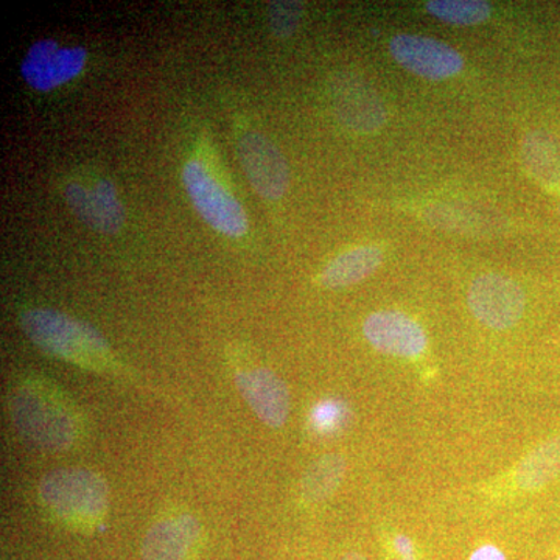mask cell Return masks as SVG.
I'll use <instances>...</instances> for the list:
<instances>
[{
    "label": "cell",
    "mask_w": 560,
    "mask_h": 560,
    "mask_svg": "<svg viewBox=\"0 0 560 560\" xmlns=\"http://www.w3.org/2000/svg\"><path fill=\"white\" fill-rule=\"evenodd\" d=\"M382 261L383 250L378 246H357L331 259L320 271L319 283L329 290L355 285L377 271Z\"/></svg>",
    "instance_id": "obj_14"
},
{
    "label": "cell",
    "mask_w": 560,
    "mask_h": 560,
    "mask_svg": "<svg viewBox=\"0 0 560 560\" xmlns=\"http://www.w3.org/2000/svg\"><path fill=\"white\" fill-rule=\"evenodd\" d=\"M370 345L385 355L416 359L427 349V335L411 316L396 311L372 313L363 324Z\"/></svg>",
    "instance_id": "obj_10"
},
{
    "label": "cell",
    "mask_w": 560,
    "mask_h": 560,
    "mask_svg": "<svg viewBox=\"0 0 560 560\" xmlns=\"http://www.w3.org/2000/svg\"><path fill=\"white\" fill-rule=\"evenodd\" d=\"M335 113L350 130L377 131L386 120L385 106L378 95L353 77H341L331 88Z\"/></svg>",
    "instance_id": "obj_12"
},
{
    "label": "cell",
    "mask_w": 560,
    "mask_h": 560,
    "mask_svg": "<svg viewBox=\"0 0 560 560\" xmlns=\"http://www.w3.org/2000/svg\"><path fill=\"white\" fill-rule=\"evenodd\" d=\"M201 536L194 515L180 514L154 523L142 541V560H189Z\"/></svg>",
    "instance_id": "obj_13"
},
{
    "label": "cell",
    "mask_w": 560,
    "mask_h": 560,
    "mask_svg": "<svg viewBox=\"0 0 560 560\" xmlns=\"http://www.w3.org/2000/svg\"><path fill=\"white\" fill-rule=\"evenodd\" d=\"M389 50L401 68L427 80L452 79L464 68L459 51L429 36L400 33L390 39Z\"/></svg>",
    "instance_id": "obj_9"
},
{
    "label": "cell",
    "mask_w": 560,
    "mask_h": 560,
    "mask_svg": "<svg viewBox=\"0 0 560 560\" xmlns=\"http://www.w3.org/2000/svg\"><path fill=\"white\" fill-rule=\"evenodd\" d=\"M427 10L440 21L453 25H477L489 20L492 9L481 0H431Z\"/></svg>",
    "instance_id": "obj_17"
},
{
    "label": "cell",
    "mask_w": 560,
    "mask_h": 560,
    "mask_svg": "<svg viewBox=\"0 0 560 560\" xmlns=\"http://www.w3.org/2000/svg\"><path fill=\"white\" fill-rule=\"evenodd\" d=\"M390 552L400 556V558H416L415 544L407 536H401V534H396L390 539Z\"/></svg>",
    "instance_id": "obj_19"
},
{
    "label": "cell",
    "mask_w": 560,
    "mask_h": 560,
    "mask_svg": "<svg viewBox=\"0 0 560 560\" xmlns=\"http://www.w3.org/2000/svg\"><path fill=\"white\" fill-rule=\"evenodd\" d=\"M20 323L33 345L51 357L94 371L113 364L108 341L83 320L51 308H28Z\"/></svg>",
    "instance_id": "obj_2"
},
{
    "label": "cell",
    "mask_w": 560,
    "mask_h": 560,
    "mask_svg": "<svg viewBox=\"0 0 560 560\" xmlns=\"http://www.w3.org/2000/svg\"><path fill=\"white\" fill-rule=\"evenodd\" d=\"M469 560H506V556L495 545L488 544L471 552Z\"/></svg>",
    "instance_id": "obj_20"
},
{
    "label": "cell",
    "mask_w": 560,
    "mask_h": 560,
    "mask_svg": "<svg viewBox=\"0 0 560 560\" xmlns=\"http://www.w3.org/2000/svg\"><path fill=\"white\" fill-rule=\"evenodd\" d=\"M39 500L60 521L72 526H92L108 510V485L86 469L50 471L39 482Z\"/></svg>",
    "instance_id": "obj_4"
},
{
    "label": "cell",
    "mask_w": 560,
    "mask_h": 560,
    "mask_svg": "<svg viewBox=\"0 0 560 560\" xmlns=\"http://www.w3.org/2000/svg\"><path fill=\"white\" fill-rule=\"evenodd\" d=\"M210 158L194 156L184 164V189L201 219L213 231L228 238H242L248 234L246 210Z\"/></svg>",
    "instance_id": "obj_3"
},
{
    "label": "cell",
    "mask_w": 560,
    "mask_h": 560,
    "mask_svg": "<svg viewBox=\"0 0 560 560\" xmlns=\"http://www.w3.org/2000/svg\"><path fill=\"white\" fill-rule=\"evenodd\" d=\"M523 160L539 179L556 183L560 178V150L547 135L533 132L523 142Z\"/></svg>",
    "instance_id": "obj_16"
},
{
    "label": "cell",
    "mask_w": 560,
    "mask_h": 560,
    "mask_svg": "<svg viewBox=\"0 0 560 560\" xmlns=\"http://www.w3.org/2000/svg\"><path fill=\"white\" fill-rule=\"evenodd\" d=\"M341 560H368V559L364 558V556L361 555V552L352 551V552H348V555H346V556H342Z\"/></svg>",
    "instance_id": "obj_21"
},
{
    "label": "cell",
    "mask_w": 560,
    "mask_h": 560,
    "mask_svg": "<svg viewBox=\"0 0 560 560\" xmlns=\"http://www.w3.org/2000/svg\"><path fill=\"white\" fill-rule=\"evenodd\" d=\"M348 460L341 453H327L313 460L305 470L300 485L302 500L308 504H319L329 500L346 478Z\"/></svg>",
    "instance_id": "obj_15"
},
{
    "label": "cell",
    "mask_w": 560,
    "mask_h": 560,
    "mask_svg": "<svg viewBox=\"0 0 560 560\" xmlns=\"http://www.w3.org/2000/svg\"><path fill=\"white\" fill-rule=\"evenodd\" d=\"M66 205L92 231L117 234L124 228V202L113 180L95 173H77L62 183Z\"/></svg>",
    "instance_id": "obj_5"
},
{
    "label": "cell",
    "mask_w": 560,
    "mask_h": 560,
    "mask_svg": "<svg viewBox=\"0 0 560 560\" xmlns=\"http://www.w3.org/2000/svg\"><path fill=\"white\" fill-rule=\"evenodd\" d=\"M235 385L257 418L270 427L282 429L290 416V390L275 372L257 368L235 375Z\"/></svg>",
    "instance_id": "obj_11"
},
{
    "label": "cell",
    "mask_w": 560,
    "mask_h": 560,
    "mask_svg": "<svg viewBox=\"0 0 560 560\" xmlns=\"http://www.w3.org/2000/svg\"><path fill=\"white\" fill-rule=\"evenodd\" d=\"M386 560H418V558H400V556H396L394 552H390Z\"/></svg>",
    "instance_id": "obj_22"
},
{
    "label": "cell",
    "mask_w": 560,
    "mask_h": 560,
    "mask_svg": "<svg viewBox=\"0 0 560 560\" xmlns=\"http://www.w3.org/2000/svg\"><path fill=\"white\" fill-rule=\"evenodd\" d=\"M304 5L301 2H272L268 7L270 28L278 38H290L300 25Z\"/></svg>",
    "instance_id": "obj_18"
},
{
    "label": "cell",
    "mask_w": 560,
    "mask_h": 560,
    "mask_svg": "<svg viewBox=\"0 0 560 560\" xmlns=\"http://www.w3.org/2000/svg\"><path fill=\"white\" fill-rule=\"evenodd\" d=\"M10 415L22 438L40 451H69L79 441L81 423L77 411L47 383L27 382L14 390Z\"/></svg>",
    "instance_id": "obj_1"
},
{
    "label": "cell",
    "mask_w": 560,
    "mask_h": 560,
    "mask_svg": "<svg viewBox=\"0 0 560 560\" xmlns=\"http://www.w3.org/2000/svg\"><path fill=\"white\" fill-rule=\"evenodd\" d=\"M467 302L471 315L492 330L514 329L526 312V293L506 276H478L471 282Z\"/></svg>",
    "instance_id": "obj_7"
},
{
    "label": "cell",
    "mask_w": 560,
    "mask_h": 560,
    "mask_svg": "<svg viewBox=\"0 0 560 560\" xmlns=\"http://www.w3.org/2000/svg\"><path fill=\"white\" fill-rule=\"evenodd\" d=\"M88 62L81 46H61L55 39L32 44L21 62V75L32 90L50 92L80 75Z\"/></svg>",
    "instance_id": "obj_8"
},
{
    "label": "cell",
    "mask_w": 560,
    "mask_h": 560,
    "mask_svg": "<svg viewBox=\"0 0 560 560\" xmlns=\"http://www.w3.org/2000/svg\"><path fill=\"white\" fill-rule=\"evenodd\" d=\"M235 150L250 187L264 200L278 201L290 184L289 164L278 147L259 131L242 130Z\"/></svg>",
    "instance_id": "obj_6"
}]
</instances>
